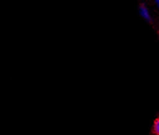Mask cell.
Listing matches in <instances>:
<instances>
[{
    "label": "cell",
    "instance_id": "cell-2",
    "mask_svg": "<svg viewBox=\"0 0 159 135\" xmlns=\"http://www.w3.org/2000/svg\"><path fill=\"white\" fill-rule=\"evenodd\" d=\"M153 132L157 135H159V118L155 120L153 125Z\"/></svg>",
    "mask_w": 159,
    "mask_h": 135
},
{
    "label": "cell",
    "instance_id": "cell-3",
    "mask_svg": "<svg viewBox=\"0 0 159 135\" xmlns=\"http://www.w3.org/2000/svg\"><path fill=\"white\" fill-rule=\"evenodd\" d=\"M156 4H157V6L159 8V0H157V1H156Z\"/></svg>",
    "mask_w": 159,
    "mask_h": 135
},
{
    "label": "cell",
    "instance_id": "cell-1",
    "mask_svg": "<svg viewBox=\"0 0 159 135\" xmlns=\"http://www.w3.org/2000/svg\"><path fill=\"white\" fill-rule=\"evenodd\" d=\"M139 12H140V16L144 18V19L147 20V21H151V16L149 13V10L146 7V6L144 4H141L139 7Z\"/></svg>",
    "mask_w": 159,
    "mask_h": 135
}]
</instances>
